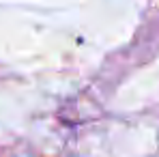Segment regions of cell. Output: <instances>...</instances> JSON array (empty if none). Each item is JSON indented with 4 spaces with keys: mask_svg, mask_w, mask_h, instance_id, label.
<instances>
[]
</instances>
